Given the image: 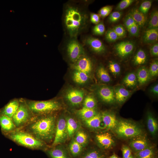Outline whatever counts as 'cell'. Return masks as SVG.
Listing matches in <instances>:
<instances>
[{
	"label": "cell",
	"instance_id": "51",
	"mask_svg": "<svg viewBox=\"0 0 158 158\" xmlns=\"http://www.w3.org/2000/svg\"><path fill=\"white\" fill-rule=\"evenodd\" d=\"M150 53L151 55L153 56H157L158 55V44L156 43L154 44L150 48Z\"/></svg>",
	"mask_w": 158,
	"mask_h": 158
},
{
	"label": "cell",
	"instance_id": "50",
	"mask_svg": "<svg viewBox=\"0 0 158 158\" xmlns=\"http://www.w3.org/2000/svg\"><path fill=\"white\" fill-rule=\"evenodd\" d=\"M90 20L92 23L96 25L100 22L99 16L95 13H91L90 15Z\"/></svg>",
	"mask_w": 158,
	"mask_h": 158
},
{
	"label": "cell",
	"instance_id": "19",
	"mask_svg": "<svg viewBox=\"0 0 158 158\" xmlns=\"http://www.w3.org/2000/svg\"><path fill=\"white\" fill-rule=\"evenodd\" d=\"M129 13L140 27H143L145 25L147 21V17L138 9L134 8L132 9Z\"/></svg>",
	"mask_w": 158,
	"mask_h": 158
},
{
	"label": "cell",
	"instance_id": "44",
	"mask_svg": "<svg viewBox=\"0 0 158 158\" xmlns=\"http://www.w3.org/2000/svg\"><path fill=\"white\" fill-rule=\"evenodd\" d=\"M149 72L150 77H154L158 74V62L157 60L154 61L151 64Z\"/></svg>",
	"mask_w": 158,
	"mask_h": 158
},
{
	"label": "cell",
	"instance_id": "15",
	"mask_svg": "<svg viewBox=\"0 0 158 158\" xmlns=\"http://www.w3.org/2000/svg\"><path fill=\"white\" fill-rule=\"evenodd\" d=\"M101 115L105 128L111 129L116 127L118 122L114 114L104 112L102 113Z\"/></svg>",
	"mask_w": 158,
	"mask_h": 158
},
{
	"label": "cell",
	"instance_id": "27",
	"mask_svg": "<svg viewBox=\"0 0 158 158\" xmlns=\"http://www.w3.org/2000/svg\"><path fill=\"white\" fill-rule=\"evenodd\" d=\"M73 78L75 83L82 84L85 83L87 81L89 77L88 74L86 73L75 71L73 73Z\"/></svg>",
	"mask_w": 158,
	"mask_h": 158
},
{
	"label": "cell",
	"instance_id": "9",
	"mask_svg": "<svg viewBox=\"0 0 158 158\" xmlns=\"http://www.w3.org/2000/svg\"><path fill=\"white\" fill-rule=\"evenodd\" d=\"M84 93L81 90L72 88L68 90L66 94V98L73 106L80 104L83 101Z\"/></svg>",
	"mask_w": 158,
	"mask_h": 158
},
{
	"label": "cell",
	"instance_id": "14",
	"mask_svg": "<svg viewBox=\"0 0 158 158\" xmlns=\"http://www.w3.org/2000/svg\"><path fill=\"white\" fill-rule=\"evenodd\" d=\"M86 44L94 52L101 53L105 50V47L100 40L92 37L87 38L85 41Z\"/></svg>",
	"mask_w": 158,
	"mask_h": 158
},
{
	"label": "cell",
	"instance_id": "12",
	"mask_svg": "<svg viewBox=\"0 0 158 158\" xmlns=\"http://www.w3.org/2000/svg\"><path fill=\"white\" fill-rule=\"evenodd\" d=\"M20 101V98H15L10 100L0 109V115L12 118L18 108Z\"/></svg>",
	"mask_w": 158,
	"mask_h": 158
},
{
	"label": "cell",
	"instance_id": "37",
	"mask_svg": "<svg viewBox=\"0 0 158 158\" xmlns=\"http://www.w3.org/2000/svg\"><path fill=\"white\" fill-rule=\"evenodd\" d=\"M87 138V135L85 133L82 131H79L75 135V140L83 146L86 142Z\"/></svg>",
	"mask_w": 158,
	"mask_h": 158
},
{
	"label": "cell",
	"instance_id": "53",
	"mask_svg": "<svg viewBox=\"0 0 158 158\" xmlns=\"http://www.w3.org/2000/svg\"><path fill=\"white\" fill-rule=\"evenodd\" d=\"M109 158H118L115 154H114L110 157Z\"/></svg>",
	"mask_w": 158,
	"mask_h": 158
},
{
	"label": "cell",
	"instance_id": "52",
	"mask_svg": "<svg viewBox=\"0 0 158 158\" xmlns=\"http://www.w3.org/2000/svg\"><path fill=\"white\" fill-rule=\"evenodd\" d=\"M151 92L154 95H157L158 94V84H156L151 89Z\"/></svg>",
	"mask_w": 158,
	"mask_h": 158
},
{
	"label": "cell",
	"instance_id": "8",
	"mask_svg": "<svg viewBox=\"0 0 158 158\" xmlns=\"http://www.w3.org/2000/svg\"><path fill=\"white\" fill-rule=\"evenodd\" d=\"M67 50L70 59L73 63L83 56L84 53L82 46L74 39L68 42L67 45Z\"/></svg>",
	"mask_w": 158,
	"mask_h": 158
},
{
	"label": "cell",
	"instance_id": "49",
	"mask_svg": "<svg viewBox=\"0 0 158 158\" xmlns=\"http://www.w3.org/2000/svg\"><path fill=\"white\" fill-rule=\"evenodd\" d=\"M122 152L123 158H127L131 154V151L128 147L123 146L122 148Z\"/></svg>",
	"mask_w": 158,
	"mask_h": 158
},
{
	"label": "cell",
	"instance_id": "42",
	"mask_svg": "<svg viewBox=\"0 0 158 158\" xmlns=\"http://www.w3.org/2000/svg\"><path fill=\"white\" fill-rule=\"evenodd\" d=\"M119 38L125 37L126 31L123 26L121 25L115 26L112 29Z\"/></svg>",
	"mask_w": 158,
	"mask_h": 158
},
{
	"label": "cell",
	"instance_id": "4",
	"mask_svg": "<svg viewBox=\"0 0 158 158\" xmlns=\"http://www.w3.org/2000/svg\"><path fill=\"white\" fill-rule=\"evenodd\" d=\"M8 138L18 144L34 149H41L45 146L44 142L38 140L25 131L17 130L8 134Z\"/></svg>",
	"mask_w": 158,
	"mask_h": 158
},
{
	"label": "cell",
	"instance_id": "47",
	"mask_svg": "<svg viewBox=\"0 0 158 158\" xmlns=\"http://www.w3.org/2000/svg\"><path fill=\"white\" fill-rule=\"evenodd\" d=\"M136 23L132 16L129 13L127 15L124 19V24L127 29Z\"/></svg>",
	"mask_w": 158,
	"mask_h": 158
},
{
	"label": "cell",
	"instance_id": "54",
	"mask_svg": "<svg viewBox=\"0 0 158 158\" xmlns=\"http://www.w3.org/2000/svg\"><path fill=\"white\" fill-rule=\"evenodd\" d=\"M127 158H134L131 155Z\"/></svg>",
	"mask_w": 158,
	"mask_h": 158
},
{
	"label": "cell",
	"instance_id": "38",
	"mask_svg": "<svg viewBox=\"0 0 158 158\" xmlns=\"http://www.w3.org/2000/svg\"><path fill=\"white\" fill-rule=\"evenodd\" d=\"M152 4V1H145L142 3L138 9L142 13L146 15L150 9Z\"/></svg>",
	"mask_w": 158,
	"mask_h": 158
},
{
	"label": "cell",
	"instance_id": "29",
	"mask_svg": "<svg viewBox=\"0 0 158 158\" xmlns=\"http://www.w3.org/2000/svg\"><path fill=\"white\" fill-rule=\"evenodd\" d=\"M148 129L152 135H155L157 130L158 124L157 121L150 114H148L147 118Z\"/></svg>",
	"mask_w": 158,
	"mask_h": 158
},
{
	"label": "cell",
	"instance_id": "26",
	"mask_svg": "<svg viewBox=\"0 0 158 158\" xmlns=\"http://www.w3.org/2000/svg\"><path fill=\"white\" fill-rule=\"evenodd\" d=\"M66 121L68 136L72 137L78 128V124L74 119L70 117L67 118L66 119Z\"/></svg>",
	"mask_w": 158,
	"mask_h": 158
},
{
	"label": "cell",
	"instance_id": "34",
	"mask_svg": "<svg viewBox=\"0 0 158 158\" xmlns=\"http://www.w3.org/2000/svg\"><path fill=\"white\" fill-rule=\"evenodd\" d=\"M154 153L152 148L147 147L141 151L138 152L136 154V158H153Z\"/></svg>",
	"mask_w": 158,
	"mask_h": 158
},
{
	"label": "cell",
	"instance_id": "6",
	"mask_svg": "<svg viewBox=\"0 0 158 158\" xmlns=\"http://www.w3.org/2000/svg\"><path fill=\"white\" fill-rule=\"evenodd\" d=\"M115 128L116 133L123 137H135L140 135L142 133L141 129L136 125L124 121L118 122Z\"/></svg>",
	"mask_w": 158,
	"mask_h": 158
},
{
	"label": "cell",
	"instance_id": "35",
	"mask_svg": "<svg viewBox=\"0 0 158 158\" xmlns=\"http://www.w3.org/2000/svg\"><path fill=\"white\" fill-rule=\"evenodd\" d=\"M96 102L95 98L90 95H88L84 99L83 107L90 109H94L96 105Z\"/></svg>",
	"mask_w": 158,
	"mask_h": 158
},
{
	"label": "cell",
	"instance_id": "18",
	"mask_svg": "<svg viewBox=\"0 0 158 158\" xmlns=\"http://www.w3.org/2000/svg\"><path fill=\"white\" fill-rule=\"evenodd\" d=\"M158 28L148 29L145 32L142 38L143 42L150 44L155 42L158 40Z\"/></svg>",
	"mask_w": 158,
	"mask_h": 158
},
{
	"label": "cell",
	"instance_id": "43",
	"mask_svg": "<svg viewBox=\"0 0 158 158\" xmlns=\"http://www.w3.org/2000/svg\"><path fill=\"white\" fill-rule=\"evenodd\" d=\"M109 68L111 72L114 75L119 74L121 71V67L118 64L113 61H110Z\"/></svg>",
	"mask_w": 158,
	"mask_h": 158
},
{
	"label": "cell",
	"instance_id": "45",
	"mask_svg": "<svg viewBox=\"0 0 158 158\" xmlns=\"http://www.w3.org/2000/svg\"><path fill=\"white\" fill-rule=\"evenodd\" d=\"M134 0H123L117 5L116 10L120 11L125 9L130 5L134 2Z\"/></svg>",
	"mask_w": 158,
	"mask_h": 158
},
{
	"label": "cell",
	"instance_id": "21",
	"mask_svg": "<svg viewBox=\"0 0 158 158\" xmlns=\"http://www.w3.org/2000/svg\"><path fill=\"white\" fill-rule=\"evenodd\" d=\"M47 152L51 158H71L67 152L61 147H54Z\"/></svg>",
	"mask_w": 158,
	"mask_h": 158
},
{
	"label": "cell",
	"instance_id": "28",
	"mask_svg": "<svg viewBox=\"0 0 158 158\" xmlns=\"http://www.w3.org/2000/svg\"><path fill=\"white\" fill-rule=\"evenodd\" d=\"M69 150L71 156L74 157H77L82 153V146L75 140H73L70 144Z\"/></svg>",
	"mask_w": 158,
	"mask_h": 158
},
{
	"label": "cell",
	"instance_id": "41",
	"mask_svg": "<svg viewBox=\"0 0 158 158\" xmlns=\"http://www.w3.org/2000/svg\"><path fill=\"white\" fill-rule=\"evenodd\" d=\"M113 8L112 6L108 5L102 8L99 11V15L103 18H104L111 13Z\"/></svg>",
	"mask_w": 158,
	"mask_h": 158
},
{
	"label": "cell",
	"instance_id": "36",
	"mask_svg": "<svg viewBox=\"0 0 158 158\" xmlns=\"http://www.w3.org/2000/svg\"><path fill=\"white\" fill-rule=\"evenodd\" d=\"M106 40L110 42L116 41L119 38L117 35L112 29H109L105 34Z\"/></svg>",
	"mask_w": 158,
	"mask_h": 158
},
{
	"label": "cell",
	"instance_id": "25",
	"mask_svg": "<svg viewBox=\"0 0 158 158\" xmlns=\"http://www.w3.org/2000/svg\"><path fill=\"white\" fill-rule=\"evenodd\" d=\"M130 145L135 150L138 152L147 147L148 143L145 139L138 138L132 140Z\"/></svg>",
	"mask_w": 158,
	"mask_h": 158
},
{
	"label": "cell",
	"instance_id": "17",
	"mask_svg": "<svg viewBox=\"0 0 158 158\" xmlns=\"http://www.w3.org/2000/svg\"><path fill=\"white\" fill-rule=\"evenodd\" d=\"M96 138L100 144L105 149L111 147L114 142L111 135L108 133L98 134L97 135Z\"/></svg>",
	"mask_w": 158,
	"mask_h": 158
},
{
	"label": "cell",
	"instance_id": "24",
	"mask_svg": "<svg viewBox=\"0 0 158 158\" xmlns=\"http://www.w3.org/2000/svg\"><path fill=\"white\" fill-rule=\"evenodd\" d=\"M77 114L83 121L88 119L96 115L97 113L95 109H90L83 107L77 110Z\"/></svg>",
	"mask_w": 158,
	"mask_h": 158
},
{
	"label": "cell",
	"instance_id": "1",
	"mask_svg": "<svg viewBox=\"0 0 158 158\" xmlns=\"http://www.w3.org/2000/svg\"><path fill=\"white\" fill-rule=\"evenodd\" d=\"M79 6L68 4L65 8L63 22L68 34L76 37L86 27L88 19L87 13Z\"/></svg>",
	"mask_w": 158,
	"mask_h": 158
},
{
	"label": "cell",
	"instance_id": "20",
	"mask_svg": "<svg viewBox=\"0 0 158 158\" xmlns=\"http://www.w3.org/2000/svg\"><path fill=\"white\" fill-rule=\"evenodd\" d=\"M136 77L139 84L142 85L149 80L150 76L149 71L145 67L143 66L138 70Z\"/></svg>",
	"mask_w": 158,
	"mask_h": 158
},
{
	"label": "cell",
	"instance_id": "23",
	"mask_svg": "<svg viewBox=\"0 0 158 158\" xmlns=\"http://www.w3.org/2000/svg\"><path fill=\"white\" fill-rule=\"evenodd\" d=\"M84 121L87 126L93 128H100L102 121L101 114H97L92 118Z\"/></svg>",
	"mask_w": 158,
	"mask_h": 158
},
{
	"label": "cell",
	"instance_id": "22",
	"mask_svg": "<svg viewBox=\"0 0 158 158\" xmlns=\"http://www.w3.org/2000/svg\"><path fill=\"white\" fill-rule=\"evenodd\" d=\"M115 99L119 102L124 101L129 97L130 92L123 87H119L114 90Z\"/></svg>",
	"mask_w": 158,
	"mask_h": 158
},
{
	"label": "cell",
	"instance_id": "11",
	"mask_svg": "<svg viewBox=\"0 0 158 158\" xmlns=\"http://www.w3.org/2000/svg\"><path fill=\"white\" fill-rule=\"evenodd\" d=\"M134 43L130 41L120 42L115 45V49L118 55L121 57H125L130 54L134 48Z\"/></svg>",
	"mask_w": 158,
	"mask_h": 158
},
{
	"label": "cell",
	"instance_id": "13",
	"mask_svg": "<svg viewBox=\"0 0 158 158\" xmlns=\"http://www.w3.org/2000/svg\"><path fill=\"white\" fill-rule=\"evenodd\" d=\"M97 93L101 99L106 102L112 103L115 100L114 90L110 87L101 86L98 89Z\"/></svg>",
	"mask_w": 158,
	"mask_h": 158
},
{
	"label": "cell",
	"instance_id": "7",
	"mask_svg": "<svg viewBox=\"0 0 158 158\" xmlns=\"http://www.w3.org/2000/svg\"><path fill=\"white\" fill-rule=\"evenodd\" d=\"M68 136L66 119L61 117L58 120L56 125L55 135L52 146H55L63 142Z\"/></svg>",
	"mask_w": 158,
	"mask_h": 158
},
{
	"label": "cell",
	"instance_id": "39",
	"mask_svg": "<svg viewBox=\"0 0 158 158\" xmlns=\"http://www.w3.org/2000/svg\"><path fill=\"white\" fill-rule=\"evenodd\" d=\"M93 32L96 35H103L105 31V27L102 22H100L96 25L93 28Z\"/></svg>",
	"mask_w": 158,
	"mask_h": 158
},
{
	"label": "cell",
	"instance_id": "5",
	"mask_svg": "<svg viewBox=\"0 0 158 158\" xmlns=\"http://www.w3.org/2000/svg\"><path fill=\"white\" fill-rule=\"evenodd\" d=\"M34 117L26 103L25 99L20 98L18 108L12 118L16 128L26 126Z\"/></svg>",
	"mask_w": 158,
	"mask_h": 158
},
{
	"label": "cell",
	"instance_id": "48",
	"mask_svg": "<svg viewBox=\"0 0 158 158\" xmlns=\"http://www.w3.org/2000/svg\"><path fill=\"white\" fill-rule=\"evenodd\" d=\"M140 28L139 26L136 23L127 30L131 35L137 36L139 34Z\"/></svg>",
	"mask_w": 158,
	"mask_h": 158
},
{
	"label": "cell",
	"instance_id": "32",
	"mask_svg": "<svg viewBox=\"0 0 158 158\" xmlns=\"http://www.w3.org/2000/svg\"><path fill=\"white\" fill-rule=\"evenodd\" d=\"M97 74L99 78L102 82L108 83L110 81V77L103 66H100L98 68L97 70Z\"/></svg>",
	"mask_w": 158,
	"mask_h": 158
},
{
	"label": "cell",
	"instance_id": "2",
	"mask_svg": "<svg viewBox=\"0 0 158 158\" xmlns=\"http://www.w3.org/2000/svg\"><path fill=\"white\" fill-rule=\"evenodd\" d=\"M26 126V131L44 142H49L54 138L56 117L52 115L35 116Z\"/></svg>",
	"mask_w": 158,
	"mask_h": 158
},
{
	"label": "cell",
	"instance_id": "30",
	"mask_svg": "<svg viewBox=\"0 0 158 158\" xmlns=\"http://www.w3.org/2000/svg\"><path fill=\"white\" fill-rule=\"evenodd\" d=\"M147 56L144 51L140 49L135 55L133 59V62L136 65H140L145 63L146 60Z\"/></svg>",
	"mask_w": 158,
	"mask_h": 158
},
{
	"label": "cell",
	"instance_id": "10",
	"mask_svg": "<svg viewBox=\"0 0 158 158\" xmlns=\"http://www.w3.org/2000/svg\"><path fill=\"white\" fill-rule=\"evenodd\" d=\"M73 67L75 71L88 74L92 70V62L89 58L83 55L74 63Z\"/></svg>",
	"mask_w": 158,
	"mask_h": 158
},
{
	"label": "cell",
	"instance_id": "16",
	"mask_svg": "<svg viewBox=\"0 0 158 158\" xmlns=\"http://www.w3.org/2000/svg\"><path fill=\"white\" fill-rule=\"evenodd\" d=\"M0 125L2 131L8 134L14 131L16 128L11 118L0 115Z\"/></svg>",
	"mask_w": 158,
	"mask_h": 158
},
{
	"label": "cell",
	"instance_id": "3",
	"mask_svg": "<svg viewBox=\"0 0 158 158\" xmlns=\"http://www.w3.org/2000/svg\"><path fill=\"white\" fill-rule=\"evenodd\" d=\"M29 109L35 116L47 115L59 110L60 105L54 100L37 101L25 99Z\"/></svg>",
	"mask_w": 158,
	"mask_h": 158
},
{
	"label": "cell",
	"instance_id": "33",
	"mask_svg": "<svg viewBox=\"0 0 158 158\" xmlns=\"http://www.w3.org/2000/svg\"><path fill=\"white\" fill-rule=\"evenodd\" d=\"M158 11L154 10L151 13L148 22V29L158 28Z\"/></svg>",
	"mask_w": 158,
	"mask_h": 158
},
{
	"label": "cell",
	"instance_id": "46",
	"mask_svg": "<svg viewBox=\"0 0 158 158\" xmlns=\"http://www.w3.org/2000/svg\"><path fill=\"white\" fill-rule=\"evenodd\" d=\"M122 13L121 12L119 11H115L110 13L109 17V22L114 23L117 22L121 18Z\"/></svg>",
	"mask_w": 158,
	"mask_h": 158
},
{
	"label": "cell",
	"instance_id": "31",
	"mask_svg": "<svg viewBox=\"0 0 158 158\" xmlns=\"http://www.w3.org/2000/svg\"><path fill=\"white\" fill-rule=\"evenodd\" d=\"M137 81L136 75L134 73H130L127 74L124 78L123 83L127 86L133 87L136 84Z\"/></svg>",
	"mask_w": 158,
	"mask_h": 158
},
{
	"label": "cell",
	"instance_id": "40",
	"mask_svg": "<svg viewBox=\"0 0 158 158\" xmlns=\"http://www.w3.org/2000/svg\"><path fill=\"white\" fill-rule=\"evenodd\" d=\"M80 158H103V157L97 151L91 150L83 154Z\"/></svg>",
	"mask_w": 158,
	"mask_h": 158
}]
</instances>
